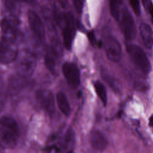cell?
Segmentation results:
<instances>
[{
    "label": "cell",
    "mask_w": 153,
    "mask_h": 153,
    "mask_svg": "<svg viewBox=\"0 0 153 153\" xmlns=\"http://www.w3.org/2000/svg\"><path fill=\"white\" fill-rule=\"evenodd\" d=\"M126 50L134 65L144 74H149L151 65L143 49L137 45L128 44L126 45Z\"/></svg>",
    "instance_id": "1"
},
{
    "label": "cell",
    "mask_w": 153,
    "mask_h": 153,
    "mask_svg": "<svg viewBox=\"0 0 153 153\" xmlns=\"http://www.w3.org/2000/svg\"><path fill=\"white\" fill-rule=\"evenodd\" d=\"M122 32L125 38L128 41H131L136 36V25L130 12L127 7H124L121 10L118 20Z\"/></svg>",
    "instance_id": "2"
},
{
    "label": "cell",
    "mask_w": 153,
    "mask_h": 153,
    "mask_svg": "<svg viewBox=\"0 0 153 153\" xmlns=\"http://www.w3.org/2000/svg\"><path fill=\"white\" fill-rule=\"evenodd\" d=\"M60 23H62L64 45L66 49L70 50L75 32L74 19L71 14L64 13L60 17Z\"/></svg>",
    "instance_id": "3"
},
{
    "label": "cell",
    "mask_w": 153,
    "mask_h": 153,
    "mask_svg": "<svg viewBox=\"0 0 153 153\" xmlns=\"http://www.w3.org/2000/svg\"><path fill=\"white\" fill-rule=\"evenodd\" d=\"M2 37L14 42L19 33V20L15 16L5 17L1 22Z\"/></svg>",
    "instance_id": "4"
},
{
    "label": "cell",
    "mask_w": 153,
    "mask_h": 153,
    "mask_svg": "<svg viewBox=\"0 0 153 153\" xmlns=\"http://www.w3.org/2000/svg\"><path fill=\"white\" fill-rule=\"evenodd\" d=\"M18 51L14 42L3 37L0 38V63L8 64L13 62L17 56Z\"/></svg>",
    "instance_id": "5"
},
{
    "label": "cell",
    "mask_w": 153,
    "mask_h": 153,
    "mask_svg": "<svg viewBox=\"0 0 153 153\" xmlns=\"http://www.w3.org/2000/svg\"><path fill=\"white\" fill-rule=\"evenodd\" d=\"M106 54L109 60L117 62L121 57V47L119 41L114 36H108L104 41Z\"/></svg>",
    "instance_id": "6"
},
{
    "label": "cell",
    "mask_w": 153,
    "mask_h": 153,
    "mask_svg": "<svg viewBox=\"0 0 153 153\" xmlns=\"http://www.w3.org/2000/svg\"><path fill=\"white\" fill-rule=\"evenodd\" d=\"M62 72L69 85L76 87L80 84V73L76 65L66 62L62 66Z\"/></svg>",
    "instance_id": "7"
},
{
    "label": "cell",
    "mask_w": 153,
    "mask_h": 153,
    "mask_svg": "<svg viewBox=\"0 0 153 153\" xmlns=\"http://www.w3.org/2000/svg\"><path fill=\"white\" fill-rule=\"evenodd\" d=\"M27 18L30 27L33 33L37 38L42 39L44 37L45 31L39 17L35 11L29 10L27 12Z\"/></svg>",
    "instance_id": "8"
},
{
    "label": "cell",
    "mask_w": 153,
    "mask_h": 153,
    "mask_svg": "<svg viewBox=\"0 0 153 153\" xmlns=\"http://www.w3.org/2000/svg\"><path fill=\"white\" fill-rule=\"evenodd\" d=\"M36 67V62L33 57L26 56L23 57L17 65V69L20 76L26 78L30 76Z\"/></svg>",
    "instance_id": "9"
},
{
    "label": "cell",
    "mask_w": 153,
    "mask_h": 153,
    "mask_svg": "<svg viewBox=\"0 0 153 153\" xmlns=\"http://www.w3.org/2000/svg\"><path fill=\"white\" fill-rule=\"evenodd\" d=\"M36 99L40 105L50 114L54 111V101L52 93L46 90H40L36 93Z\"/></svg>",
    "instance_id": "10"
},
{
    "label": "cell",
    "mask_w": 153,
    "mask_h": 153,
    "mask_svg": "<svg viewBox=\"0 0 153 153\" xmlns=\"http://www.w3.org/2000/svg\"><path fill=\"white\" fill-rule=\"evenodd\" d=\"M89 140L91 146L97 151H103L108 144L106 136L99 130H94L91 133Z\"/></svg>",
    "instance_id": "11"
},
{
    "label": "cell",
    "mask_w": 153,
    "mask_h": 153,
    "mask_svg": "<svg viewBox=\"0 0 153 153\" xmlns=\"http://www.w3.org/2000/svg\"><path fill=\"white\" fill-rule=\"evenodd\" d=\"M17 136L8 130L0 128V146L7 149L14 148L17 143Z\"/></svg>",
    "instance_id": "12"
},
{
    "label": "cell",
    "mask_w": 153,
    "mask_h": 153,
    "mask_svg": "<svg viewBox=\"0 0 153 153\" xmlns=\"http://www.w3.org/2000/svg\"><path fill=\"white\" fill-rule=\"evenodd\" d=\"M58 62V54L53 48H50L46 53L45 56V64L47 69L53 74L57 72Z\"/></svg>",
    "instance_id": "13"
},
{
    "label": "cell",
    "mask_w": 153,
    "mask_h": 153,
    "mask_svg": "<svg viewBox=\"0 0 153 153\" xmlns=\"http://www.w3.org/2000/svg\"><path fill=\"white\" fill-rule=\"evenodd\" d=\"M139 31L144 45L148 48L153 46V30L151 26L145 23L140 25Z\"/></svg>",
    "instance_id": "14"
},
{
    "label": "cell",
    "mask_w": 153,
    "mask_h": 153,
    "mask_svg": "<svg viewBox=\"0 0 153 153\" xmlns=\"http://www.w3.org/2000/svg\"><path fill=\"white\" fill-rule=\"evenodd\" d=\"M0 125L7 130H10L18 137L19 130L16 121L11 117L8 116H4L0 118Z\"/></svg>",
    "instance_id": "15"
},
{
    "label": "cell",
    "mask_w": 153,
    "mask_h": 153,
    "mask_svg": "<svg viewBox=\"0 0 153 153\" xmlns=\"http://www.w3.org/2000/svg\"><path fill=\"white\" fill-rule=\"evenodd\" d=\"M58 106L61 112L66 116L70 114L71 108L66 95L63 92H59L56 96Z\"/></svg>",
    "instance_id": "16"
},
{
    "label": "cell",
    "mask_w": 153,
    "mask_h": 153,
    "mask_svg": "<svg viewBox=\"0 0 153 153\" xmlns=\"http://www.w3.org/2000/svg\"><path fill=\"white\" fill-rule=\"evenodd\" d=\"M94 87L97 95L105 106L107 103V94L104 85L99 81H96L94 83Z\"/></svg>",
    "instance_id": "17"
},
{
    "label": "cell",
    "mask_w": 153,
    "mask_h": 153,
    "mask_svg": "<svg viewBox=\"0 0 153 153\" xmlns=\"http://www.w3.org/2000/svg\"><path fill=\"white\" fill-rule=\"evenodd\" d=\"M121 1H112L109 4L110 12L112 16L116 20H118L121 11L120 9Z\"/></svg>",
    "instance_id": "18"
},
{
    "label": "cell",
    "mask_w": 153,
    "mask_h": 153,
    "mask_svg": "<svg viewBox=\"0 0 153 153\" xmlns=\"http://www.w3.org/2000/svg\"><path fill=\"white\" fill-rule=\"evenodd\" d=\"M74 133L71 128H69L67 131L63 142V146L65 149H69L72 146L74 143Z\"/></svg>",
    "instance_id": "19"
},
{
    "label": "cell",
    "mask_w": 153,
    "mask_h": 153,
    "mask_svg": "<svg viewBox=\"0 0 153 153\" xmlns=\"http://www.w3.org/2000/svg\"><path fill=\"white\" fill-rule=\"evenodd\" d=\"M130 4L134 14L136 16H139L140 14V7L139 2L138 1L132 0V1H130Z\"/></svg>",
    "instance_id": "20"
},
{
    "label": "cell",
    "mask_w": 153,
    "mask_h": 153,
    "mask_svg": "<svg viewBox=\"0 0 153 153\" xmlns=\"http://www.w3.org/2000/svg\"><path fill=\"white\" fill-rule=\"evenodd\" d=\"M74 5L76 11L78 13H81L83 8V1L79 0H75L74 1Z\"/></svg>",
    "instance_id": "21"
},
{
    "label": "cell",
    "mask_w": 153,
    "mask_h": 153,
    "mask_svg": "<svg viewBox=\"0 0 153 153\" xmlns=\"http://www.w3.org/2000/svg\"><path fill=\"white\" fill-rule=\"evenodd\" d=\"M88 38L90 43L93 45V46H97L98 45V42L96 41L94 33L93 31H90L87 34Z\"/></svg>",
    "instance_id": "22"
},
{
    "label": "cell",
    "mask_w": 153,
    "mask_h": 153,
    "mask_svg": "<svg viewBox=\"0 0 153 153\" xmlns=\"http://www.w3.org/2000/svg\"><path fill=\"white\" fill-rule=\"evenodd\" d=\"M148 11L150 13L151 19H152V21L153 22V3L152 2H149V4L148 5Z\"/></svg>",
    "instance_id": "23"
},
{
    "label": "cell",
    "mask_w": 153,
    "mask_h": 153,
    "mask_svg": "<svg viewBox=\"0 0 153 153\" xmlns=\"http://www.w3.org/2000/svg\"><path fill=\"white\" fill-rule=\"evenodd\" d=\"M149 124L150 126L153 127V115H152L149 118Z\"/></svg>",
    "instance_id": "24"
},
{
    "label": "cell",
    "mask_w": 153,
    "mask_h": 153,
    "mask_svg": "<svg viewBox=\"0 0 153 153\" xmlns=\"http://www.w3.org/2000/svg\"><path fill=\"white\" fill-rule=\"evenodd\" d=\"M68 153H73V152H71V151H69Z\"/></svg>",
    "instance_id": "25"
}]
</instances>
